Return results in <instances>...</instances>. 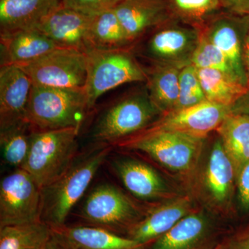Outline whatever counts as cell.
Masks as SVG:
<instances>
[{"mask_svg": "<svg viewBox=\"0 0 249 249\" xmlns=\"http://www.w3.org/2000/svg\"><path fill=\"white\" fill-rule=\"evenodd\" d=\"M111 148L112 145L108 144L94 143L80 152L60 178L42 188L41 222L52 228L65 225L71 210L86 193Z\"/></svg>", "mask_w": 249, "mask_h": 249, "instance_id": "cell-1", "label": "cell"}, {"mask_svg": "<svg viewBox=\"0 0 249 249\" xmlns=\"http://www.w3.org/2000/svg\"><path fill=\"white\" fill-rule=\"evenodd\" d=\"M88 111L85 89H65L33 83L27 118L34 130H80Z\"/></svg>", "mask_w": 249, "mask_h": 249, "instance_id": "cell-2", "label": "cell"}, {"mask_svg": "<svg viewBox=\"0 0 249 249\" xmlns=\"http://www.w3.org/2000/svg\"><path fill=\"white\" fill-rule=\"evenodd\" d=\"M163 113L148 93L131 95L107 108L91 130L94 143L117 145L150 127Z\"/></svg>", "mask_w": 249, "mask_h": 249, "instance_id": "cell-3", "label": "cell"}, {"mask_svg": "<svg viewBox=\"0 0 249 249\" xmlns=\"http://www.w3.org/2000/svg\"><path fill=\"white\" fill-rule=\"evenodd\" d=\"M79 132L74 128L34 130L22 169L30 174L41 188L60 178L79 155Z\"/></svg>", "mask_w": 249, "mask_h": 249, "instance_id": "cell-4", "label": "cell"}, {"mask_svg": "<svg viewBox=\"0 0 249 249\" xmlns=\"http://www.w3.org/2000/svg\"><path fill=\"white\" fill-rule=\"evenodd\" d=\"M205 139L175 131L146 129L117 145L144 152L173 171L188 173L197 165Z\"/></svg>", "mask_w": 249, "mask_h": 249, "instance_id": "cell-5", "label": "cell"}, {"mask_svg": "<svg viewBox=\"0 0 249 249\" xmlns=\"http://www.w3.org/2000/svg\"><path fill=\"white\" fill-rule=\"evenodd\" d=\"M147 212L119 188L105 183L89 192L80 208L79 216L86 225L119 235L124 232L127 235Z\"/></svg>", "mask_w": 249, "mask_h": 249, "instance_id": "cell-6", "label": "cell"}, {"mask_svg": "<svg viewBox=\"0 0 249 249\" xmlns=\"http://www.w3.org/2000/svg\"><path fill=\"white\" fill-rule=\"evenodd\" d=\"M85 91L91 109L104 93L125 83L142 82L147 74L128 52L117 49H88Z\"/></svg>", "mask_w": 249, "mask_h": 249, "instance_id": "cell-7", "label": "cell"}, {"mask_svg": "<svg viewBox=\"0 0 249 249\" xmlns=\"http://www.w3.org/2000/svg\"><path fill=\"white\" fill-rule=\"evenodd\" d=\"M42 188L22 168L0 182V228L41 222Z\"/></svg>", "mask_w": 249, "mask_h": 249, "instance_id": "cell-8", "label": "cell"}, {"mask_svg": "<svg viewBox=\"0 0 249 249\" xmlns=\"http://www.w3.org/2000/svg\"><path fill=\"white\" fill-rule=\"evenodd\" d=\"M19 66L34 84L65 89H85L86 85L88 58L78 49L58 48Z\"/></svg>", "mask_w": 249, "mask_h": 249, "instance_id": "cell-9", "label": "cell"}, {"mask_svg": "<svg viewBox=\"0 0 249 249\" xmlns=\"http://www.w3.org/2000/svg\"><path fill=\"white\" fill-rule=\"evenodd\" d=\"M229 113L230 108L227 106L205 101L192 107L165 113L147 129L175 131L206 138L210 132L216 131Z\"/></svg>", "mask_w": 249, "mask_h": 249, "instance_id": "cell-10", "label": "cell"}, {"mask_svg": "<svg viewBox=\"0 0 249 249\" xmlns=\"http://www.w3.org/2000/svg\"><path fill=\"white\" fill-rule=\"evenodd\" d=\"M32 85V80L19 65H1L0 130L28 122V103Z\"/></svg>", "mask_w": 249, "mask_h": 249, "instance_id": "cell-11", "label": "cell"}, {"mask_svg": "<svg viewBox=\"0 0 249 249\" xmlns=\"http://www.w3.org/2000/svg\"><path fill=\"white\" fill-rule=\"evenodd\" d=\"M96 16L60 6L36 28L60 48H88L90 29Z\"/></svg>", "mask_w": 249, "mask_h": 249, "instance_id": "cell-12", "label": "cell"}, {"mask_svg": "<svg viewBox=\"0 0 249 249\" xmlns=\"http://www.w3.org/2000/svg\"><path fill=\"white\" fill-rule=\"evenodd\" d=\"M195 29L168 27L155 33L147 46V53L157 64L183 68L191 65L201 38Z\"/></svg>", "mask_w": 249, "mask_h": 249, "instance_id": "cell-13", "label": "cell"}, {"mask_svg": "<svg viewBox=\"0 0 249 249\" xmlns=\"http://www.w3.org/2000/svg\"><path fill=\"white\" fill-rule=\"evenodd\" d=\"M111 168L126 189L142 200L165 199L170 196L168 183L150 165L130 158L111 160Z\"/></svg>", "mask_w": 249, "mask_h": 249, "instance_id": "cell-14", "label": "cell"}, {"mask_svg": "<svg viewBox=\"0 0 249 249\" xmlns=\"http://www.w3.org/2000/svg\"><path fill=\"white\" fill-rule=\"evenodd\" d=\"M189 196H178L153 208L129 229L127 237L148 245L170 231L181 219L193 213Z\"/></svg>", "mask_w": 249, "mask_h": 249, "instance_id": "cell-15", "label": "cell"}, {"mask_svg": "<svg viewBox=\"0 0 249 249\" xmlns=\"http://www.w3.org/2000/svg\"><path fill=\"white\" fill-rule=\"evenodd\" d=\"M242 25L235 18L224 17L213 21L203 33L220 49L242 85L249 88L245 62V40Z\"/></svg>", "mask_w": 249, "mask_h": 249, "instance_id": "cell-16", "label": "cell"}, {"mask_svg": "<svg viewBox=\"0 0 249 249\" xmlns=\"http://www.w3.org/2000/svg\"><path fill=\"white\" fill-rule=\"evenodd\" d=\"M61 2L62 0H1V35L36 29Z\"/></svg>", "mask_w": 249, "mask_h": 249, "instance_id": "cell-17", "label": "cell"}, {"mask_svg": "<svg viewBox=\"0 0 249 249\" xmlns=\"http://www.w3.org/2000/svg\"><path fill=\"white\" fill-rule=\"evenodd\" d=\"M236 185L233 165L218 137L210 152L204 174V187L211 201L217 206L229 204Z\"/></svg>", "mask_w": 249, "mask_h": 249, "instance_id": "cell-18", "label": "cell"}, {"mask_svg": "<svg viewBox=\"0 0 249 249\" xmlns=\"http://www.w3.org/2000/svg\"><path fill=\"white\" fill-rule=\"evenodd\" d=\"M70 249H147L127 236L92 226L52 228Z\"/></svg>", "mask_w": 249, "mask_h": 249, "instance_id": "cell-19", "label": "cell"}, {"mask_svg": "<svg viewBox=\"0 0 249 249\" xmlns=\"http://www.w3.org/2000/svg\"><path fill=\"white\" fill-rule=\"evenodd\" d=\"M212 229L207 214L193 211L152 242L147 249H202L209 245L206 244Z\"/></svg>", "mask_w": 249, "mask_h": 249, "instance_id": "cell-20", "label": "cell"}, {"mask_svg": "<svg viewBox=\"0 0 249 249\" xmlns=\"http://www.w3.org/2000/svg\"><path fill=\"white\" fill-rule=\"evenodd\" d=\"M1 47L4 56L1 65H17L29 63L60 48L36 29L1 35Z\"/></svg>", "mask_w": 249, "mask_h": 249, "instance_id": "cell-21", "label": "cell"}, {"mask_svg": "<svg viewBox=\"0 0 249 249\" xmlns=\"http://www.w3.org/2000/svg\"><path fill=\"white\" fill-rule=\"evenodd\" d=\"M129 42L161 20L163 9L150 0H124L113 7Z\"/></svg>", "mask_w": 249, "mask_h": 249, "instance_id": "cell-22", "label": "cell"}, {"mask_svg": "<svg viewBox=\"0 0 249 249\" xmlns=\"http://www.w3.org/2000/svg\"><path fill=\"white\" fill-rule=\"evenodd\" d=\"M235 175L249 160V116L229 113L216 129Z\"/></svg>", "mask_w": 249, "mask_h": 249, "instance_id": "cell-23", "label": "cell"}, {"mask_svg": "<svg viewBox=\"0 0 249 249\" xmlns=\"http://www.w3.org/2000/svg\"><path fill=\"white\" fill-rule=\"evenodd\" d=\"M181 68L157 64L147 76L148 93L163 114L173 111L178 101Z\"/></svg>", "mask_w": 249, "mask_h": 249, "instance_id": "cell-24", "label": "cell"}, {"mask_svg": "<svg viewBox=\"0 0 249 249\" xmlns=\"http://www.w3.org/2000/svg\"><path fill=\"white\" fill-rule=\"evenodd\" d=\"M52 227L42 222L0 228V249H45Z\"/></svg>", "mask_w": 249, "mask_h": 249, "instance_id": "cell-25", "label": "cell"}, {"mask_svg": "<svg viewBox=\"0 0 249 249\" xmlns=\"http://www.w3.org/2000/svg\"><path fill=\"white\" fill-rule=\"evenodd\" d=\"M197 70L205 96L211 102L230 108L249 89L248 87L222 71L211 69Z\"/></svg>", "mask_w": 249, "mask_h": 249, "instance_id": "cell-26", "label": "cell"}, {"mask_svg": "<svg viewBox=\"0 0 249 249\" xmlns=\"http://www.w3.org/2000/svg\"><path fill=\"white\" fill-rule=\"evenodd\" d=\"M128 42L113 7L95 16L90 29L88 49H117Z\"/></svg>", "mask_w": 249, "mask_h": 249, "instance_id": "cell-27", "label": "cell"}, {"mask_svg": "<svg viewBox=\"0 0 249 249\" xmlns=\"http://www.w3.org/2000/svg\"><path fill=\"white\" fill-rule=\"evenodd\" d=\"M33 132L28 122L0 130L1 155L6 164L15 169L23 168L30 150Z\"/></svg>", "mask_w": 249, "mask_h": 249, "instance_id": "cell-28", "label": "cell"}, {"mask_svg": "<svg viewBox=\"0 0 249 249\" xmlns=\"http://www.w3.org/2000/svg\"><path fill=\"white\" fill-rule=\"evenodd\" d=\"M191 65L197 69H211L222 71L241 83L224 53L202 34L192 58Z\"/></svg>", "mask_w": 249, "mask_h": 249, "instance_id": "cell-29", "label": "cell"}, {"mask_svg": "<svg viewBox=\"0 0 249 249\" xmlns=\"http://www.w3.org/2000/svg\"><path fill=\"white\" fill-rule=\"evenodd\" d=\"M205 101L207 100L201 88L197 68L193 65L181 68L178 101L173 110L192 107Z\"/></svg>", "mask_w": 249, "mask_h": 249, "instance_id": "cell-30", "label": "cell"}, {"mask_svg": "<svg viewBox=\"0 0 249 249\" xmlns=\"http://www.w3.org/2000/svg\"><path fill=\"white\" fill-rule=\"evenodd\" d=\"M178 14L191 19H200L220 6V0H173Z\"/></svg>", "mask_w": 249, "mask_h": 249, "instance_id": "cell-31", "label": "cell"}, {"mask_svg": "<svg viewBox=\"0 0 249 249\" xmlns=\"http://www.w3.org/2000/svg\"><path fill=\"white\" fill-rule=\"evenodd\" d=\"M117 3L116 0H62L61 5L85 14L96 16L114 7Z\"/></svg>", "mask_w": 249, "mask_h": 249, "instance_id": "cell-32", "label": "cell"}, {"mask_svg": "<svg viewBox=\"0 0 249 249\" xmlns=\"http://www.w3.org/2000/svg\"><path fill=\"white\" fill-rule=\"evenodd\" d=\"M238 200L244 211L249 210V160L242 167L236 177Z\"/></svg>", "mask_w": 249, "mask_h": 249, "instance_id": "cell-33", "label": "cell"}, {"mask_svg": "<svg viewBox=\"0 0 249 249\" xmlns=\"http://www.w3.org/2000/svg\"><path fill=\"white\" fill-rule=\"evenodd\" d=\"M220 6L232 14L249 18V0H220Z\"/></svg>", "mask_w": 249, "mask_h": 249, "instance_id": "cell-34", "label": "cell"}, {"mask_svg": "<svg viewBox=\"0 0 249 249\" xmlns=\"http://www.w3.org/2000/svg\"><path fill=\"white\" fill-rule=\"evenodd\" d=\"M230 111L234 114H247L249 116V88L231 106Z\"/></svg>", "mask_w": 249, "mask_h": 249, "instance_id": "cell-35", "label": "cell"}, {"mask_svg": "<svg viewBox=\"0 0 249 249\" xmlns=\"http://www.w3.org/2000/svg\"><path fill=\"white\" fill-rule=\"evenodd\" d=\"M227 249H249V232L228 242Z\"/></svg>", "mask_w": 249, "mask_h": 249, "instance_id": "cell-36", "label": "cell"}, {"mask_svg": "<svg viewBox=\"0 0 249 249\" xmlns=\"http://www.w3.org/2000/svg\"><path fill=\"white\" fill-rule=\"evenodd\" d=\"M45 249H70L65 242L52 231V235Z\"/></svg>", "mask_w": 249, "mask_h": 249, "instance_id": "cell-37", "label": "cell"}, {"mask_svg": "<svg viewBox=\"0 0 249 249\" xmlns=\"http://www.w3.org/2000/svg\"><path fill=\"white\" fill-rule=\"evenodd\" d=\"M245 62L249 85V29L246 35L245 40Z\"/></svg>", "mask_w": 249, "mask_h": 249, "instance_id": "cell-38", "label": "cell"}, {"mask_svg": "<svg viewBox=\"0 0 249 249\" xmlns=\"http://www.w3.org/2000/svg\"><path fill=\"white\" fill-rule=\"evenodd\" d=\"M202 249H227V242L217 244V245H208Z\"/></svg>", "mask_w": 249, "mask_h": 249, "instance_id": "cell-39", "label": "cell"}, {"mask_svg": "<svg viewBox=\"0 0 249 249\" xmlns=\"http://www.w3.org/2000/svg\"><path fill=\"white\" fill-rule=\"evenodd\" d=\"M116 1H117V2H119V1H120V0H116Z\"/></svg>", "mask_w": 249, "mask_h": 249, "instance_id": "cell-40", "label": "cell"}]
</instances>
